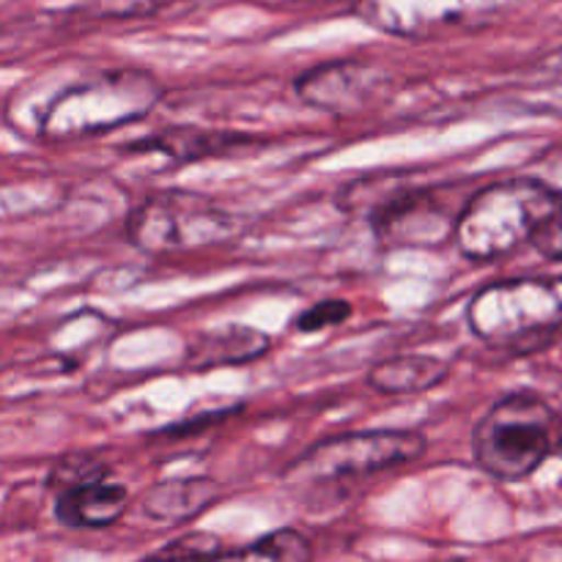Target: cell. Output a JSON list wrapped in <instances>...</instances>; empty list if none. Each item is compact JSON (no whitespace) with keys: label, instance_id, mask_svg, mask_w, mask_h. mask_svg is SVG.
<instances>
[{"label":"cell","instance_id":"cell-1","mask_svg":"<svg viewBox=\"0 0 562 562\" xmlns=\"http://www.w3.org/2000/svg\"><path fill=\"white\" fill-rule=\"evenodd\" d=\"M560 209V192L543 179L497 181L464 203L453 239L472 261H492L532 239Z\"/></svg>","mask_w":562,"mask_h":562},{"label":"cell","instance_id":"cell-2","mask_svg":"<svg viewBox=\"0 0 562 562\" xmlns=\"http://www.w3.org/2000/svg\"><path fill=\"white\" fill-rule=\"evenodd\" d=\"M562 437L554 406L536 393H510L499 398L472 434L475 464L503 483L530 477Z\"/></svg>","mask_w":562,"mask_h":562},{"label":"cell","instance_id":"cell-3","mask_svg":"<svg viewBox=\"0 0 562 562\" xmlns=\"http://www.w3.org/2000/svg\"><path fill=\"white\" fill-rule=\"evenodd\" d=\"M159 97L162 86L146 71H108L60 93L44 115L42 132L53 140L102 135L151 113Z\"/></svg>","mask_w":562,"mask_h":562},{"label":"cell","instance_id":"cell-4","mask_svg":"<svg viewBox=\"0 0 562 562\" xmlns=\"http://www.w3.org/2000/svg\"><path fill=\"white\" fill-rule=\"evenodd\" d=\"M467 318L477 338L514 346L558 327L562 318V274L492 283L472 296Z\"/></svg>","mask_w":562,"mask_h":562},{"label":"cell","instance_id":"cell-5","mask_svg":"<svg viewBox=\"0 0 562 562\" xmlns=\"http://www.w3.org/2000/svg\"><path fill=\"white\" fill-rule=\"evenodd\" d=\"M236 234L228 212L212 201L184 192H165L135 209L126 225V236L146 252H184L220 245Z\"/></svg>","mask_w":562,"mask_h":562},{"label":"cell","instance_id":"cell-6","mask_svg":"<svg viewBox=\"0 0 562 562\" xmlns=\"http://www.w3.org/2000/svg\"><path fill=\"white\" fill-rule=\"evenodd\" d=\"M420 431H362L324 439L296 459L289 475L307 483L351 481L390 467L412 464L426 453Z\"/></svg>","mask_w":562,"mask_h":562},{"label":"cell","instance_id":"cell-7","mask_svg":"<svg viewBox=\"0 0 562 562\" xmlns=\"http://www.w3.org/2000/svg\"><path fill=\"white\" fill-rule=\"evenodd\" d=\"M459 214L445 187L395 192L379 201L373 231L387 247H437L453 236Z\"/></svg>","mask_w":562,"mask_h":562},{"label":"cell","instance_id":"cell-8","mask_svg":"<svg viewBox=\"0 0 562 562\" xmlns=\"http://www.w3.org/2000/svg\"><path fill=\"white\" fill-rule=\"evenodd\" d=\"M387 71L368 64H329L307 71L296 80V93L302 102L327 113H360L376 102L387 88Z\"/></svg>","mask_w":562,"mask_h":562},{"label":"cell","instance_id":"cell-9","mask_svg":"<svg viewBox=\"0 0 562 562\" xmlns=\"http://www.w3.org/2000/svg\"><path fill=\"white\" fill-rule=\"evenodd\" d=\"M126 505H130V492L119 483H82V486L66 488L55 505V516L64 521L66 527H110L124 516Z\"/></svg>","mask_w":562,"mask_h":562},{"label":"cell","instance_id":"cell-10","mask_svg":"<svg viewBox=\"0 0 562 562\" xmlns=\"http://www.w3.org/2000/svg\"><path fill=\"white\" fill-rule=\"evenodd\" d=\"M269 349V338L252 327L231 324V327L206 333L187 346V366L206 371L217 366H241L256 357H263Z\"/></svg>","mask_w":562,"mask_h":562},{"label":"cell","instance_id":"cell-11","mask_svg":"<svg viewBox=\"0 0 562 562\" xmlns=\"http://www.w3.org/2000/svg\"><path fill=\"white\" fill-rule=\"evenodd\" d=\"M220 486L209 477H179L151 486L143 497V510L157 521H187L203 514L217 499Z\"/></svg>","mask_w":562,"mask_h":562},{"label":"cell","instance_id":"cell-12","mask_svg":"<svg viewBox=\"0 0 562 562\" xmlns=\"http://www.w3.org/2000/svg\"><path fill=\"white\" fill-rule=\"evenodd\" d=\"M448 376V366L428 355H404L371 368L368 384L384 395H417L437 387Z\"/></svg>","mask_w":562,"mask_h":562},{"label":"cell","instance_id":"cell-13","mask_svg":"<svg viewBox=\"0 0 562 562\" xmlns=\"http://www.w3.org/2000/svg\"><path fill=\"white\" fill-rule=\"evenodd\" d=\"M313 552L307 538H302L296 530H278L269 532L267 538L256 541L252 547L241 549V552L223 554L206 562H311Z\"/></svg>","mask_w":562,"mask_h":562},{"label":"cell","instance_id":"cell-14","mask_svg":"<svg viewBox=\"0 0 562 562\" xmlns=\"http://www.w3.org/2000/svg\"><path fill=\"white\" fill-rule=\"evenodd\" d=\"M349 316H351L349 302L327 300V302H318V305H313L311 311L302 313L294 324L300 333H318V329L335 327V324L346 322Z\"/></svg>","mask_w":562,"mask_h":562},{"label":"cell","instance_id":"cell-15","mask_svg":"<svg viewBox=\"0 0 562 562\" xmlns=\"http://www.w3.org/2000/svg\"><path fill=\"white\" fill-rule=\"evenodd\" d=\"M532 245H536V250L541 252V256L562 261V206L541 225V231L532 236Z\"/></svg>","mask_w":562,"mask_h":562},{"label":"cell","instance_id":"cell-16","mask_svg":"<svg viewBox=\"0 0 562 562\" xmlns=\"http://www.w3.org/2000/svg\"><path fill=\"white\" fill-rule=\"evenodd\" d=\"M102 14L110 16H132V14H148L157 9V0H102Z\"/></svg>","mask_w":562,"mask_h":562}]
</instances>
